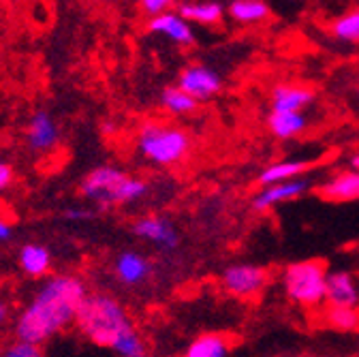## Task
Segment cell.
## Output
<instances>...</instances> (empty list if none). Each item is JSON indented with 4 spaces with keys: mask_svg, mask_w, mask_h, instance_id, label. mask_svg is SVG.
Here are the masks:
<instances>
[{
    "mask_svg": "<svg viewBox=\"0 0 359 357\" xmlns=\"http://www.w3.org/2000/svg\"><path fill=\"white\" fill-rule=\"evenodd\" d=\"M88 295L86 283L79 276L60 274L45 281L15 321L18 340L41 346L69 325H75Z\"/></svg>",
    "mask_w": 359,
    "mask_h": 357,
    "instance_id": "obj_1",
    "label": "cell"
},
{
    "mask_svg": "<svg viewBox=\"0 0 359 357\" xmlns=\"http://www.w3.org/2000/svg\"><path fill=\"white\" fill-rule=\"evenodd\" d=\"M75 328L93 344L111 349L118 357H148V344L133 325L126 308L109 293H90Z\"/></svg>",
    "mask_w": 359,
    "mask_h": 357,
    "instance_id": "obj_2",
    "label": "cell"
},
{
    "mask_svg": "<svg viewBox=\"0 0 359 357\" xmlns=\"http://www.w3.org/2000/svg\"><path fill=\"white\" fill-rule=\"evenodd\" d=\"M79 195L103 210L128 206L148 195V182L116 165H99L88 171L79 184Z\"/></svg>",
    "mask_w": 359,
    "mask_h": 357,
    "instance_id": "obj_3",
    "label": "cell"
},
{
    "mask_svg": "<svg viewBox=\"0 0 359 357\" xmlns=\"http://www.w3.org/2000/svg\"><path fill=\"white\" fill-rule=\"evenodd\" d=\"M193 150V137L175 124L148 120L137 128L135 152L154 167H173L182 163Z\"/></svg>",
    "mask_w": 359,
    "mask_h": 357,
    "instance_id": "obj_4",
    "label": "cell"
},
{
    "mask_svg": "<svg viewBox=\"0 0 359 357\" xmlns=\"http://www.w3.org/2000/svg\"><path fill=\"white\" fill-rule=\"evenodd\" d=\"M327 265L319 259H302L287 263L280 272L285 297L299 308H319L325 302Z\"/></svg>",
    "mask_w": 359,
    "mask_h": 357,
    "instance_id": "obj_5",
    "label": "cell"
},
{
    "mask_svg": "<svg viewBox=\"0 0 359 357\" xmlns=\"http://www.w3.org/2000/svg\"><path fill=\"white\" fill-rule=\"evenodd\" d=\"M267 281H269V274L263 265L246 263V261L227 265L220 274L222 291L240 299L257 297L267 287Z\"/></svg>",
    "mask_w": 359,
    "mask_h": 357,
    "instance_id": "obj_6",
    "label": "cell"
},
{
    "mask_svg": "<svg viewBox=\"0 0 359 357\" xmlns=\"http://www.w3.org/2000/svg\"><path fill=\"white\" fill-rule=\"evenodd\" d=\"M175 86L180 90H184L199 105V103L212 101L216 95H220L224 81L216 69H212L203 62H193L180 71Z\"/></svg>",
    "mask_w": 359,
    "mask_h": 357,
    "instance_id": "obj_7",
    "label": "cell"
},
{
    "mask_svg": "<svg viewBox=\"0 0 359 357\" xmlns=\"http://www.w3.org/2000/svg\"><path fill=\"white\" fill-rule=\"evenodd\" d=\"M133 236L161 248V250H175L180 246V231L173 222L161 214H146L130 225Z\"/></svg>",
    "mask_w": 359,
    "mask_h": 357,
    "instance_id": "obj_8",
    "label": "cell"
},
{
    "mask_svg": "<svg viewBox=\"0 0 359 357\" xmlns=\"http://www.w3.org/2000/svg\"><path fill=\"white\" fill-rule=\"evenodd\" d=\"M312 189V180L310 177H297V180H289V182H280V184H272V187H263L255 197H252V210L255 212H269L278 206L285 203H293L297 199H302L308 191Z\"/></svg>",
    "mask_w": 359,
    "mask_h": 357,
    "instance_id": "obj_9",
    "label": "cell"
},
{
    "mask_svg": "<svg viewBox=\"0 0 359 357\" xmlns=\"http://www.w3.org/2000/svg\"><path fill=\"white\" fill-rule=\"evenodd\" d=\"M317 101V93L302 83H276L269 93V112L306 114Z\"/></svg>",
    "mask_w": 359,
    "mask_h": 357,
    "instance_id": "obj_10",
    "label": "cell"
},
{
    "mask_svg": "<svg viewBox=\"0 0 359 357\" xmlns=\"http://www.w3.org/2000/svg\"><path fill=\"white\" fill-rule=\"evenodd\" d=\"M325 304L334 308H357L359 310V278L344 267L327 272Z\"/></svg>",
    "mask_w": 359,
    "mask_h": 357,
    "instance_id": "obj_11",
    "label": "cell"
},
{
    "mask_svg": "<svg viewBox=\"0 0 359 357\" xmlns=\"http://www.w3.org/2000/svg\"><path fill=\"white\" fill-rule=\"evenodd\" d=\"M148 32L156 34V36H163L165 41L169 43H175V46H182V48H191L197 34H195V26L189 24L182 15L175 11V7L158 18H152L148 20L146 24Z\"/></svg>",
    "mask_w": 359,
    "mask_h": 357,
    "instance_id": "obj_12",
    "label": "cell"
},
{
    "mask_svg": "<svg viewBox=\"0 0 359 357\" xmlns=\"http://www.w3.org/2000/svg\"><path fill=\"white\" fill-rule=\"evenodd\" d=\"M60 142V128L50 112H34L26 126V144L34 152H52Z\"/></svg>",
    "mask_w": 359,
    "mask_h": 357,
    "instance_id": "obj_13",
    "label": "cell"
},
{
    "mask_svg": "<svg viewBox=\"0 0 359 357\" xmlns=\"http://www.w3.org/2000/svg\"><path fill=\"white\" fill-rule=\"evenodd\" d=\"M154 272L152 261L140 250H122L114 261V274L126 287H140L148 283Z\"/></svg>",
    "mask_w": 359,
    "mask_h": 357,
    "instance_id": "obj_14",
    "label": "cell"
},
{
    "mask_svg": "<svg viewBox=\"0 0 359 357\" xmlns=\"http://www.w3.org/2000/svg\"><path fill=\"white\" fill-rule=\"evenodd\" d=\"M175 11L193 26H220L227 18V5L216 3V0H189V3H177Z\"/></svg>",
    "mask_w": 359,
    "mask_h": 357,
    "instance_id": "obj_15",
    "label": "cell"
},
{
    "mask_svg": "<svg viewBox=\"0 0 359 357\" xmlns=\"http://www.w3.org/2000/svg\"><path fill=\"white\" fill-rule=\"evenodd\" d=\"M319 195L332 203L359 201V171H338L319 187Z\"/></svg>",
    "mask_w": 359,
    "mask_h": 357,
    "instance_id": "obj_16",
    "label": "cell"
},
{
    "mask_svg": "<svg viewBox=\"0 0 359 357\" xmlns=\"http://www.w3.org/2000/svg\"><path fill=\"white\" fill-rule=\"evenodd\" d=\"M312 169V163L306 159H283V161H274L267 163L259 175L257 182L259 187H272V184H280V182H289V180H297V177H304L306 171Z\"/></svg>",
    "mask_w": 359,
    "mask_h": 357,
    "instance_id": "obj_17",
    "label": "cell"
},
{
    "mask_svg": "<svg viewBox=\"0 0 359 357\" xmlns=\"http://www.w3.org/2000/svg\"><path fill=\"white\" fill-rule=\"evenodd\" d=\"M272 18V7L265 0H233L227 5V20L238 26H259Z\"/></svg>",
    "mask_w": 359,
    "mask_h": 357,
    "instance_id": "obj_18",
    "label": "cell"
},
{
    "mask_svg": "<svg viewBox=\"0 0 359 357\" xmlns=\"http://www.w3.org/2000/svg\"><path fill=\"white\" fill-rule=\"evenodd\" d=\"M308 128L306 114H285V112H269L267 114V130L274 140L291 142L299 137Z\"/></svg>",
    "mask_w": 359,
    "mask_h": 357,
    "instance_id": "obj_19",
    "label": "cell"
},
{
    "mask_svg": "<svg viewBox=\"0 0 359 357\" xmlns=\"http://www.w3.org/2000/svg\"><path fill=\"white\" fill-rule=\"evenodd\" d=\"M182 357H231V344L227 336L208 332L193 338Z\"/></svg>",
    "mask_w": 359,
    "mask_h": 357,
    "instance_id": "obj_20",
    "label": "cell"
},
{
    "mask_svg": "<svg viewBox=\"0 0 359 357\" xmlns=\"http://www.w3.org/2000/svg\"><path fill=\"white\" fill-rule=\"evenodd\" d=\"M20 267L24 274L32 278H41L50 272L52 267V252L43 244H24L20 248Z\"/></svg>",
    "mask_w": 359,
    "mask_h": 357,
    "instance_id": "obj_21",
    "label": "cell"
},
{
    "mask_svg": "<svg viewBox=\"0 0 359 357\" xmlns=\"http://www.w3.org/2000/svg\"><path fill=\"white\" fill-rule=\"evenodd\" d=\"M330 34L340 43H351V46L359 43V7L340 13L330 26Z\"/></svg>",
    "mask_w": 359,
    "mask_h": 357,
    "instance_id": "obj_22",
    "label": "cell"
},
{
    "mask_svg": "<svg viewBox=\"0 0 359 357\" xmlns=\"http://www.w3.org/2000/svg\"><path fill=\"white\" fill-rule=\"evenodd\" d=\"M158 101H161V107L171 116H187L197 109V103L184 90H180L175 83L163 88Z\"/></svg>",
    "mask_w": 359,
    "mask_h": 357,
    "instance_id": "obj_23",
    "label": "cell"
},
{
    "mask_svg": "<svg viewBox=\"0 0 359 357\" xmlns=\"http://www.w3.org/2000/svg\"><path fill=\"white\" fill-rule=\"evenodd\" d=\"M323 321L336 332H357L359 330V310L357 308H334L325 306Z\"/></svg>",
    "mask_w": 359,
    "mask_h": 357,
    "instance_id": "obj_24",
    "label": "cell"
},
{
    "mask_svg": "<svg viewBox=\"0 0 359 357\" xmlns=\"http://www.w3.org/2000/svg\"><path fill=\"white\" fill-rule=\"evenodd\" d=\"M0 357H41V346L15 340L3 353H0Z\"/></svg>",
    "mask_w": 359,
    "mask_h": 357,
    "instance_id": "obj_25",
    "label": "cell"
},
{
    "mask_svg": "<svg viewBox=\"0 0 359 357\" xmlns=\"http://www.w3.org/2000/svg\"><path fill=\"white\" fill-rule=\"evenodd\" d=\"M173 7H175V5L171 3V0H142V3H140V9L144 11V15H146L148 20L158 18V15L171 11Z\"/></svg>",
    "mask_w": 359,
    "mask_h": 357,
    "instance_id": "obj_26",
    "label": "cell"
},
{
    "mask_svg": "<svg viewBox=\"0 0 359 357\" xmlns=\"http://www.w3.org/2000/svg\"><path fill=\"white\" fill-rule=\"evenodd\" d=\"M65 218L67 220H73V222H83V220H90L93 218V212L88 208H79V206H73L65 212Z\"/></svg>",
    "mask_w": 359,
    "mask_h": 357,
    "instance_id": "obj_27",
    "label": "cell"
},
{
    "mask_svg": "<svg viewBox=\"0 0 359 357\" xmlns=\"http://www.w3.org/2000/svg\"><path fill=\"white\" fill-rule=\"evenodd\" d=\"M13 182V169L9 163H0V191H5Z\"/></svg>",
    "mask_w": 359,
    "mask_h": 357,
    "instance_id": "obj_28",
    "label": "cell"
},
{
    "mask_svg": "<svg viewBox=\"0 0 359 357\" xmlns=\"http://www.w3.org/2000/svg\"><path fill=\"white\" fill-rule=\"evenodd\" d=\"M11 236H13V227L9 225V222L3 216H0V242L11 240Z\"/></svg>",
    "mask_w": 359,
    "mask_h": 357,
    "instance_id": "obj_29",
    "label": "cell"
},
{
    "mask_svg": "<svg viewBox=\"0 0 359 357\" xmlns=\"http://www.w3.org/2000/svg\"><path fill=\"white\" fill-rule=\"evenodd\" d=\"M7 319H9V306L3 299H0V328L7 323Z\"/></svg>",
    "mask_w": 359,
    "mask_h": 357,
    "instance_id": "obj_30",
    "label": "cell"
},
{
    "mask_svg": "<svg viewBox=\"0 0 359 357\" xmlns=\"http://www.w3.org/2000/svg\"><path fill=\"white\" fill-rule=\"evenodd\" d=\"M348 169H351V171H359V152L351 154V159H348Z\"/></svg>",
    "mask_w": 359,
    "mask_h": 357,
    "instance_id": "obj_31",
    "label": "cell"
},
{
    "mask_svg": "<svg viewBox=\"0 0 359 357\" xmlns=\"http://www.w3.org/2000/svg\"><path fill=\"white\" fill-rule=\"evenodd\" d=\"M357 95H359V86H357Z\"/></svg>",
    "mask_w": 359,
    "mask_h": 357,
    "instance_id": "obj_32",
    "label": "cell"
}]
</instances>
